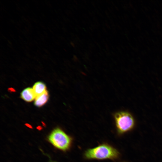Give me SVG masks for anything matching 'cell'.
<instances>
[{
	"mask_svg": "<svg viewBox=\"0 0 162 162\" xmlns=\"http://www.w3.org/2000/svg\"><path fill=\"white\" fill-rule=\"evenodd\" d=\"M83 156L85 159L87 160H115L119 158L120 153L115 148L105 143L87 149L84 152Z\"/></svg>",
	"mask_w": 162,
	"mask_h": 162,
	"instance_id": "1",
	"label": "cell"
},
{
	"mask_svg": "<svg viewBox=\"0 0 162 162\" xmlns=\"http://www.w3.org/2000/svg\"><path fill=\"white\" fill-rule=\"evenodd\" d=\"M47 140L56 148L64 152L71 148L73 139L59 128L53 129L47 137Z\"/></svg>",
	"mask_w": 162,
	"mask_h": 162,
	"instance_id": "2",
	"label": "cell"
},
{
	"mask_svg": "<svg viewBox=\"0 0 162 162\" xmlns=\"http://www.w3.org/2000/svg\"><path fill=\"white\" fill-rule=\"evenodd\" d=\"M114 118L118 135H122L130 131L135 127V119L132 115L127 112L123 111L116 112L114 115Z\"/></svg>",
	"mask_w": 162,
	"mask_h": 162,
	"instance_id": "3",
	"label": "cell"
},
{
	"mask_svg": "<svg viewBox=\"0 0 162 162\" xmlns=\"http://www.w3.org/2000/svg\"><path fill=\"white\" fill-rule=\"evenodd\" d=\"M21 97L25 101L30 102L35 99L36 96L33 88L28 87L22 91L21 94Z\"/></svg>",
	"mask_w": 162,
	"mask_h": 162,
	"instance_id": "4",
	"label": "cell"
},
{
	"mask_svg": "<svg viewBox=\"0 0 162 162\" xmlns=\"http://www.w3.org/2000/svg\"><path fill=\"white\" fill-rule=\"evenodd\" d=\"M49 98L48 92L46 90L42 94L36 97L34 99V105L38 107L43 106L47 102Z\"/></svg>",
	"mask_w": 162,
	"mask_h": 162,
	"instance_id": "5",
	"label": "cell"
},
{
	"mask_svg": "<svg viewBox=\"0 0 162 162\" xmlns=\"http://www.w3.org/2000/svg\"><path fill=\"white\" fill-rule=\"evenodd\" d=\"M32 88L36 97L42 94L46 91L45 85L41 82H36Z\"/></svg>",
	"mask_w": 162,
	"mask_h": 162,
	"instance_id": "6",
	"label": "cell"
},
{
	"mask_svg": "<svg viewBox=\"0 0 162 162\" xmlns=\"http://www.w3.org/2000/svg\"><path fill=\"white\" fill-rule=\"evenodd\" d=\"M8 91L10 92H14L16 91L15 89L12 88H9L8 89Z\"/></svg>",
	"mask_w": 162,
	"mask_h": 162,
	"instance_id": "7",
	"label": "cell"
},
{
	"mask_svg": "<svg viewBox=\"0 0 162 162\" xmlns=\"http://www.w3.org/2000/svg\"><path fill=\"white\" fill-rule=\"evenodd\" d=\"M70 44H71V45L74 47H75V44H74L72 42H70Z\"/></svg>",
	"mask_w": 162,
	"mask_h": 162,
	"instance_id": "8",
	"label": "cell"
},
{
	"mask_svg": "<svg viewBox=\"0 0 162 162\" xmlns=\"http://www.w3.org/2000/svg\"><path fill=\"white\" fill-rule=\"evenodd\" d=\"M50 162H56L55 161H50Z\"/></svg>",
	"mask_w": 162,
	"mask_h": 162,
	"instance_id": "9",
	"label": "cell"
}]
</instances>
